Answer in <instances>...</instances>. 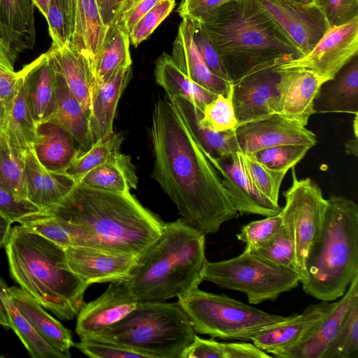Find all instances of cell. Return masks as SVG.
I'll return each mask as SVG.
<instances>
[{"mask_svg":"<svg viewBox=\"0 0 358 358\" xmlns=\"http://www.w3.org/2000/svg\"><path fill=\"white\" fill-rule=\"evenodd\" d=\"M152 177L188 225L207 235L238 218L222 178L168 99L154 106Z\"/></svg>","mask_w":358,"mask_h":358,"instance_id":"1","label":"cell"},{"mask_svg":"<svg viewBox=\"0 0 358 358\" xmlns=\"http://www.w3.org/2000/svg\"><path fill=\"white\" fill-rule=\"evenodd\" d=\"M62 220L76 246L138 257L162 234L164 222L130 192L76 182L57 204L45 211Z\"/></svg>","mask_w":358,"mask_h":358,"instance_id":"2","label":"cell"},{"mask_svg":"<svg viewBox=\"0 0 358 358\" xmlns=\"http://www.w3.org/2000/svg\"><path fill=\"white\" fill-rule=\"evenodd\" d=\"M197 22L231 83L261 64L301 56L258 0H232Z\"/></svg>","mask_w":358,"mask_h":358,"instance_id":"3","label":"cell"},{"mask_svg":"<svg viewBox=\"0 0 358 358\" xmlns=\"http://www.w3.org/2000/svg\"><path fill=\"white\" fill-rule=\"evenodd\" d=\"M5 248L20 288L62 320L78 315L90 285L70 269L64 248L20 224L11 228Z\"/></svg>","mask_w":358,"mask_h":358,"instance_id":"4","label":"cell"},{"mask_svg":"<svg viewBox=\"0 0 358 358\" xmlns=\"http://www.w3.org/2000/svg\"><path fill=\"white\" fill-rule=\"evenodd\" d=\"M206 235L183 220L164 222L161 235L138 257L125 283L138 302H162L199 287L207 261Z\"/></svg>","mask_w":358,"mask_h":358,"instance_id":"5","label":"cell"},{"mask_svg":"<svg viewBox=\"0 0 358 358\" xmlns=\"http://www.w3.org/2000/svg\"><path fill=\"white\" fill-rule=\"evenodd\" d=\"M358 275V206L343 196L327 199L320 235L313 245L301 282L320 301L341 297Z\"/></svg>","mask_w":358,"mask_h":358,"instance_id":"6","label":"cell"},{"mask_svg":"<svg viewBox=\"0 0 358 358\" xmlns=\"http://www.w3.org/2000/svg\"><path fill=\"white\" fill-rule=\"evenodd\" d=\"M196 332L178 302H138L120 321L88 338L111 343L146 358H181Z\"/></svg>","mask_w":358,"mask_h":358,"instance_id":"7","label":"cell"},{"mask_svg":"<svg viewBox=\"0 0 358 358\" xmlns=\"http://www.w3.org/2000/svg\"><path fill=\"white\" fill-rule=\"evenodd\" d=\"M178 302L196 333L222 339L248 341V337L257 330L287 317L199 287L179 297Z\"/></svg>","mask_w":358,"mask_h":358,"instance_id":"8","label":"cell"},{"mask_svg":"<svg viewBox=\"0 0 358 358\" xmlns=\"http://www.w3.org/2000/svg\"><path fill=\"white\" fill-rule=\"evenodd\" d=\"M245 294L250 303L275 300L281 294L297 287L299 275L294 271L274 266L245 250L239 255L220 262H206L203 281Z\"/></svg>","mask_w":358,"mask_h":358,"instance_id":"9","label":"cell"},{"mask_svg":"<svg viewBox=\"0 0 358 358\" xmlns=\"http://www.w3.org/2000/svg\"><path fill=\"white\" fill-rule=\"evenodd\" d=\"M291 169L292 183L283 192L285 205L280 215L294 243L296 273L301 282L308 255L322 229L327 199L313 180L299 179L294 167Z\"/></svg>","mask_w":358,"mask_h":358,"instance_id":"10","label":"cell"},{"mask_svg":"<svg viewBox=\"0 0 358 358\" xmlns=\"http://www.w3.org/2000/svg\"><path fill=\"white\" fill-rule=\"evenodd\" d=\"M358 55V17L340 26L330 27L307 54L278 66L280 70L310 71L324 82Z\"/></svg>","mask_w":358,"mask_h":358,"instance_id":"11","label":"cell"},{"mask_svg":"<svg viewBox=\"0 0 358 358\" xmlns=\"http://www.w3.org/2000/svg\"><path fill=\"white\" fill-rule=\"evenodd\" d=\"M280 64H261L231 83L238 126L274 113Z\"/></svg>","mask_w":358,"mask_h":358,"instance_id":"12","label":"cell"},{"mask_svg":"<svg viewBox=\"0 0 358 358\" xmlns=\"http://www.w3.org/2000/svg\"><path fill=\"white\" fill-rule=\"evenodd\" d=\"M301 56L309 52L329 29L320 8L294 0H258Z\"/></svg>","mask_w":358,"mask_h":358,"instance_id":"13","label":"cell"},{"mask_svg":"<svg viewBox=\"0 0 358 358\" xmlns=\"http://www.w3.org/2000/svg\"><path fill=\"white\" fill-rule=\"evenodd\" d=\"M235 137L238 151L243 154L287 144L313 148L317 143L314 132L277 113L238 126Z\"/></svg>","mask_w":358,"mask_h":358,"instance_id":"14","label":"cell"},{"mask_svg":"<svg viewBox=\"0 0 358 358\" xmlns=\"http://www.w3.org/2000/svg\"><path fill=\"white\" fill-rule=\"evenodd\" d=\"M64 250L70 269L89 285L127 281L137 260L132 255L93 247L72 246Z\"/></svg>","mask_w":358,"mask_h":358,"instance_id":"15","label":"cell"},{"mask_svg":"<svg viewBox=\"0 0 358 358\" xmlns=\"http://www.w3.org/2000/svg\"><path fill=\"white\" fill-rule=\"evenodd\" d=\"M205 154L220 176L227 194L239 214L268 217L281 211L282 207L272 203L252 184L241 152L232 155L229 162Z\"/></svg>","mask_w":358,"mask_h":358,"instance_id":"16","label":"cell"},{"mask_svg":"<svg viewBox=\"0 0 358 358\" xmlns=\"http://www.w3.org/2000/svg\"><path fill=\"white\" fill-rule=\"evenodd\" d=\"M278 95L274 113L306 127L315 114L314 101L325 83L314 73L303 69H279Z\"/></svg>","mask_w":358,"mask_h":358,"instance_id":"17","label":"cell"},{"mask_svg":"<svg viewBox=\"0 0 358 358\" xmlns=\"http://www.w3.org/2000/svg\"><path fill=\"white\" fill-rule=\"evenodd\" d=\"M358 297V275L328 314L299 341L278 352L277 358H326L341 329L345 316Z\"/></svg>","mask_w":358,"mask_h":358,"instance_id":"18","label":"cell"},{"mask_svg":"<svg viewBox=\"0 0 358 358\" xmlns=\"http://www.w3.org/2000/svg\"><path fill=\"white\" fill-rule=\"evenodd\" d=\"M125 282H110L103 294L85 303L78 313L76 331L80 339L91 338L120 321L137 305Z\"/></svg>","mask_w":358,"mask_h":358,"instance_id":"19","label":"cell"},{"mask_svg":"<svg viewBox=\"0 0 358 358\" xmlns=\"http://www.w3.org/2000/svg\"><path fill=\"white\" fill-rule=\"evenodd\" d=\"M335 302L321 301L307 306L301 314L262 328L251 334V341L260 350L274 357L299 341L331 310Z\"/></svg>","mask_w":358,"mask_h":358,"instance_id":"20","label":"cell"},{"mask_svg":"<svg viewBox=\"0 0 358 358\" xmlns=\"http://www.w3.org/2000/svg\"><path fill=\"white\" fill-rule=\"evenodd\" d=\"M30 111L36 125L52 112L56 95L58 70L48 50L21 70Z\"/></svg>","mask_w":358,"mask_h":358,"instance_id":"21","label":"cell"},{"mask_svg":"<svg viewBox=\"0 0 358 358\" xmlns=\"http://www.w3.org/2000/svg\"><path fill=\"white\" fill-rule=\"evenodd\" d=\"M27 199L45 212L57 204L76 184L66 172L49 170L29 150L24 159Z\"/></svg>","mask_w":358,"mask_h":358,"instance_id":"22","label":"cell"},{"mask_svg":"<svg viewBox=\"0 0 358 358\" xmlns=\"http://www.w3.org/2000/svg\"><path fill=\"white\" fill-rule=\"evenodd\" d=\"M111 35L103 22L96 0H75L74 29L70 44L85 57L94 78L96 62Z\"/></svg>","mask_w":358,"mask_h":358,"instance_id":"23","label":"cell"},{"mask_svg":"<svg viewBox=\"0 0 358 358\" xmlns=\"http://www.w3.org/2000/svg\"><path fill=\"white\" fill-rule=\"evenodd\" d=\"M171 58L191 80L210 92L227 94L231 83L215 76L201 56L193 38L192 22L182 19L174 41Z\"/></svg>","mask_w":358,"mask_h":358,"instance_id":"24","label":"cell"},{"mask_svg":"<svg viewBox=\"0 0 358 358\" xmlns=\"http://www.w3.org/2000/svg\"><path fill=\"white\" fill-rule=\"evenodd\" d=\"M315 113H358V55L324 83L314 101Z\"/></svg>","mask_w":358,"mask_h":358,"instance_id":"25","label":"cell"},{"mask_svg":"<svg viewBox=\"0 0 358 358\" xmlns=\"http://www.w3.org/2000/svg\"><path fill=\"white\" fill-rule=\"evenodd\" d=\"M131 72V66L122 68L92 90L89 121L94 143L114 132L113 122L117 106L129 83Z\"/></svg>","mask_w":358,"mask_h":358,"instance_id":"26","label":"cell"},{"mask_svg":"<svg viewBox=\"0 0 358 358\" xmlns=\"http://www.w3.org/2000/svg\"><path fill=\"white\" fill-rule=\"evenodd\" d=\"M8 293L36 333L48 345L69 358L70 349L74 345L71 331L22 288L15 286L8 287Z\"/></svg>","mask_w":358,"mask_h":358,"instance_id":"27","label":"cell"},{"mask_svg":"<svg viewBox=\"0 0 358 358\" xmlns=\"http://www.w3.org/2000/svg\"><path fill=\"white\" fill-rule=\"evenodd\" d=\"M32 149L43 166L58 172H66L83 151L70 133L52 122L37 125Z\"/></svg>","mask_w":358,"mask_h":358,"instance_id":"28","label":"cell"},{"mask_svg":"<svg viewBox=\"0 0 358 358\" xmlns=\"http://www.w3.org/2000/svg\"><path fill=\"white\" fill-rule=\"evenodd\" d=\"M34 0H0V36L16 56L34 46Z\"/></svg>","mask_w":358,"mask_h":358,"instance_id":"29","label":"cell"},{"mask_svg":"<svg viewBox=\"0 0 358 358\" xmlns=\"http://www.w3.org/2000/svg\"><path fill=\"white\" fill-rule=\"evenodd\" d=\"M45 122L56 123L65 129L83 151H87L94 143L89 118L59 70L54 105Z\"/></svg>","mask_w":358,"mask_h":358,"instance_id":"30","label":"cell"},{"mask_svg":"<svg viewBox=\"0 0 358 358\" xmlns=\"http://www.w3.org/2000/svg\"><path fill=\"white\" fill-rule=\"evenodd\" d=\"M169 100L206 153L225 160L238 152L235 129L224 131L208 129L200 124L202 113L192 103L181 96H176Z\"/></svg>","mask_w":358,"mask_h":358,"instance_id":"31","label":"cell"},{"mask_svg":"<svg viewBox=\"0 0 358 358\" xmlns=\"http://www.w3.org/2000/svg\"><path fill=\"white\" fill-rule=\"evenodd\" d=\"M49 51L69 89L89 118L95 78L87 59L71 44L50 48Z\"/></svg>","mask_w":358,"mask_h":358,"instance_id":"32","label":"cell"},{"mask_svg":"<svg viewBox=\"0 0 358 358\" xmlns=\"http://www.w3.org/2000/svg\"><path fill=\"white\" fill-rule=\"evenodd\" d=\"M155 76L157 83L165 90L168 99L181 96L201 113L205 106L217 95L191 80L166 53H163L156 60Z\"/></svg>","mask_w":358,"mask_h":358,"instance_id":"33","label":"cell"},{"mask_svg":"<svg viewBox=\"0 0 358 358\" xmlns=\"http://www.w3.org/2000/svg\"><path fill=\"white\" fill-rule=\"evenodd\" d=\"M20 75V80L11 106L6 113L0 115V126L10 145L20 152L26 154L33 147L37 125L28 105L21 71Z\"/></svg>","mask_w":358,"mask_h":358,"instance_id":"34","label":"cell"},{"mask_svg":"<svg viewBox=\"0 0 358 358\" xmlns=\"http://www.w3.org/2000/svg\"><path fill=\"white\" fill-rule=\"evenodd\" d=\"M77 182L117 192H130L131 189H136L138 177L131 157L120 151L86 173Z\"/></svg>","mask_w":358,"mask_h":358,"instance_id":"35","label":"cell"},{"mask_svg":"<svg viewBox=\"0 0 358 358\" xmlns=\"http://www.w3.org/2000/svg\"><path fill=\"white\" fill-rule=\"evenodd\" d=\"M8 286L0 277V303L10 322V328L33 358H66L48 345L34 330L9 296Z\"/></svg>","mask_w":358,"mask_h":358,"instance_id":"36","label":"cell"},{"mask_svg":"<svg viewBox=\"0 0 358 358\" xmlns=\"http://www.w3.org/2000/svg\"><path fill=\"white\" fill-rule=\"evenodd\" d=\"M252 342H219L195 336L181 358H270Z\"/></svg>","mask_w":358,"mask_h":358,"instance_id":"37","label":"cell"},{"mask_svg":"<svg viewBox=\"0 0 358 358\" xmlns=\"http://www.w3.org/2000/svg\"><path fill=\"white\" fill-rule=\"evenodd\" d=\"M129 45V36L115 27L96 62L95 86L107 81L120 69L131 66Z\"/></svg>","mask_w":358,"mask_h":358,"instance_id":"38","label":"cell"},{"mask_svg":"<svg viewBox=\"0 0 358 358\" xmlns=\"http://www.w3.org/2000/svg\"><path fill=\"white\" fill-rule=\"evenodd\" d=\"M25 155L10 145L0 126V186L20 199H27Z\"/></svg>","mask_w":358,"mask_h":358,"instance_id":"39","label":"cell"},{"mask_svg":"<svg viewBox=\"0 0 358 358\" xmlns=\"http://www.w3.org/2000/svg\"><path fill=\"white\" fill-rule=\"evenodd\" d=\"M123 136L113 132L109 136L96 141L87 151H82L66 172L77 181L86 173L99 166L120 152Z\"/></svg>","mask_w":358,"mask_h":358,"instance_id":"40","label":"cell"},{"mask_svg":"<svg viewBox=\"0 0 358 358\" xmlns=\"http://www.w3.org/2000/svg\"><path fill=\"white\" fill-rule=\"evenodd\" d=\"M245 250L268 264L296 273L294 243L284 226L264 245Z\"/></svg>","mask_w":358,"mask_h":358,"instance_id":"41","label":"cell"},{"mask_svg":"<svg viewBox=\"0 0 358 358\" xmlns=\"http://www.w3.org/2000/svg\"><path fill=\"white\" fill-rule=\"evenodd\" d=\"M45 19L52 38L51 48L71 43L75 19V0H49Z\"/></svg>","mask_w":358,"mask_h":358,"instance_id":"42","label":"cell"},{"mask_svg":"<svg viewBox=\"0 0 358 358\" xmlns=\"http://www.w3.org/2000/svg\"><path fill=\"white\" fill-rule=\"evenodd\" d=\"M242 155L245 168L252 184L272 203L279 205L280 189L287 171L266 167L254 154Z\"/></svg>","mask_w":358,"mask_h":358,"instance_id":"43","label":"cell"},{"mask_svg":"<svg viewBox=\"0 0 358 358\" xmlns=\"http://www.w3.org/2000/svg\"><path fill=\"white\" fill-rule=\"evenodd\" d=\"M199 123L202 127L214 131L233 130L237 127L231 84L227 94H217L205 106Z\"/></svg>","mask_w":358,"mask_h":358,"instance_id":"44","label":"cell"},{"mask_svg":"<svg viewBox=\"0 0 358 358\" xmlns=\"http://www.w3.org/2000/svg\"><path fill=\"white\" fill-rule=\"evenodd\" d=\"M326 358H358V297L353 301Z\"/></svg>","mask_w":358,"mask_h":358,"instance_id":"45","label":"cell"},{"mask_svg":"<svg viewBox=\"0 0 358 358\" xmlns=\"http://www.w3.org/2000/svg\"><path fill=\"white\" fill-rule=\"evenodd\" d=\"M310 148L308 145L287 144L264 148L254 155L271 169L288 171L305 157Z\"/></svg>","mask_w":358,"mask_h":358,"instance_id":"46","label":"cell"},{"mask_svg":"<svg viewBox=\"0 0 358 358\" xmlns=\"http://www.w3.org/2000/svg\"><path fill=\"white\" fill-rule=\"evenodd\" d=\"M280 213L266 217L259 220L252 221L244 225L236 238L245 243L246 249L258 248L272 238L282 227Z\"/></svg>","mask_w":358,"mask_h":358,"instance_id":"47","label":"cell"},{"mask_svg":"<svg viewBox=\"0 0 358 358\" xmlns=\"http://www.w3.org/2000/svg\"><path fill=\"white\" fill-rule=\"evenodd\" d=\"M175 6V0H160L134 27L129 34L131 44L136 47L145 41L169 16Z\"/></svg>","mask_w":358,"mask_h":358,"instance_id":"48","label":"cell"},{"mask_svg":"<svg viewBox=\"0 0 358 358\" xmlns=\"http://www.w3.org/2000/svg\"><path fill=\"white\" fill-rule=\"evenodd\" d=\"M73 346L92 358H146L144 355L129 348L92 338L80 339Z\"/></svg>","mask_w":358,"mask_h":358,"instance_id":"49","label":"cell"},{"mask_svg":"<svg viewBox=\"0 0 358 358\" xmlns=\"http://www.w3.org/2000/svg\"><path fill=\"white\" fill-rule=\"evenodd\" d=\"M321 8L329 27L340 26L358 17V0H312Z\"/></svg>","mask_w":358,"mask_h":358,"instance_id":"50","label":"cell"},{"mask_svg":"<svg viewBox=\"0 0 358 358\" xmlns=\"http://www.w3.org/2000/svg\"><path fill=\"white\" fill-rule=\"evenodd\" d=\"M192 22L193 24V38L204 62L215 76L228 83H231L212 43L202 31L198 22Z\"/></svg>","mask_w":358,"mask_h":358,"instance_id":"51","label":"cell"},{"mask_svg":"<svg viewBox=\"0 0 358 358\" xmlns=\"http://www.w3.org/2000/svg\"><path fill=\"white\" fill-rule=\"evenodd\" d=\"M39 212L41 210L29 200L20 199L0 186V213L13 222Z\"/></svg>","mask_w":358,"mask_h":358,"instance_id":"52","label":"cell"},{"mask_svg":"<svg viewBox=\"0 0 358 358\" xmlns=\"http://www.w3.org/2000/svg\"><path fill=\"white\" fill-rule=\"evenodd\" d=\"M232 0H181L178 12L182 19L199 22Z\"/></svg>","mask_w":358,"mask_h":358,"instance_id":"53","label":"cell"},{"mask_svg":"<svg viewBox=\"0 0 358 358\" xmlns=\"http://www.w3.org/2000/svg\"><path fill=\"white\" fill-rule=\"evenodd\" d=\"M20 71L0 67V115L10 108L20 80Z\"/></svg>","mask_w":358,"mask_h":358,"instance_id":"54","label":"cell"},{"mask_svg":"<svg viewBox=\"0 0 358 358\" xmlns=\"http://www.w3.org/2000/svg\"><path fill=\"white\" fill-rule=\"evenodd\" d=\"M160 0H139L118 19L115 27L123 30L129 36L136 24Z\"/></svg>","mask_w":358,"mask_h":358,"instance_id":"55","label":"cell"},{"mask_svg":"<svg viewBox=\"0 0 358 358\" xmlns=\"http://www.w3.org/2000/svg\"><path fill=\"white\" fill-rule=\"evenodd\" d=\"M127 0H96L104 24L112 34Z\"/></svg>","mask_w":358,"mask_h":358,"instance_id":"56","label":"cell"},{"mask_svg":"<svg viewBox=\"0 0 358 358\" xmlns=\"http://www.w3.org/2000/svg\"><path fill=\"white\" fill-rule=\"evenodd\" d=\"M17 56L7 47L0 36V67L14 71Z\"/></svg>","mask_w":358,"mask_h":358,"instance_id":"57","label":"cell"},{"mask_svg":"<svg viewBox=\"0 0 358 358\" xmlns=\"http://www.w3.org/2000/svg\"><path fill=\"white\" fill-rule=\"evenodd\" d=\"M12 223L10 219L0 213V248L5 247L8 242Z\"/></svg>","mask_w":358,"mask_h":358,"instance_id":"58","label":"cell"},{"mask_svg":"<svg viewBox=\"0 0 358 358\" xmlns=\"http://www.w3.org/2000/svg\"><path fill=\"white\" fill-rule=\"evenodd\" d=\"M346 155H352L355 157H358V137L354 136L350 139L345 145Z\"/></svg>","mask_w":358,"mask_h":358,"instance_id":"59","label":"cell"},{"mask_svg":"<svg viewBox=\"0 0 358 358\" xmlns=\"http://www.w3.org/2000/svg\"><path fill=\"white\" fill-rule=\"evenodd\" d=\"M35 6L39 10L41 14L45 17L48 12L49 0H34Z\"/></svg>","mask_w":358,"mask_h":358,"instance_id":"60","label":"cell"},{"mask_svg":"<svg viewBox=\"0 0 358 358\" xmlns=\"http://www.w3.org/2000/svg\"><path fill=\"white\" fill-rule=\"evenodd\" d=\"M0 325L5 328H10V322L0 303Z\"/></svg>","mask_w":358,"mask_h":358,"instance_id":"61","label":"cell"},{"mask_svg":"<svg viewBox=\"0 0 358 358\" xmlns=\"http://www.w3.org/2000/svg\"><path fill=\"white\" fill-rule=\"evenodd\" d=\"M138 1L139 0H127L120 16H119V18L120 17L121 15H122L124 13H125L127 11H128L133 6H134Z\"/></svg>","mask_w":358,"mask_h":358,"instance_id":"62","label":"cell"},{"mask_svg":"<svg viewBox=\"0 0 358 358\" xmlns=\"http://www.w3.org/2000/svg\"><path fill=\"white\" fill-rule=\"evenodd\" d=\"M358 113L355 115V118L353 121V131H354V136L358 137Z\"/></svg>","mask_w":358,"mask_h":358,"instance_id":"63","label":"cell"},{"mask_svg":"<svg viewBox=\"0 0 358 358\" xmlns=\"http://www.w3.org/2000/svg\"><path fill=\"white\" fill-rule=\"evenodd\" d=\"M294 1H300V2H303V3H309L312 0H294Z\"/></svg>","mask_w":358,"mask_h":358,"instance_id":"64","label":"cell"}]
</instances>
